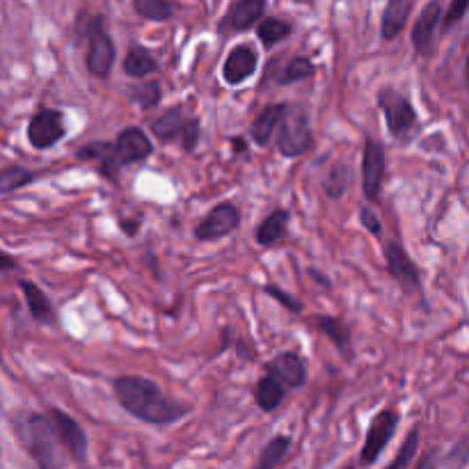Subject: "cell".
Instances as JSON below:
<instances>
[{
	"label": "cell",
	"instance_id": "1",
	"mask_svg": "<svg viewBox=\"0 0 469 469\" xmlns=\"http://www.w3.org/2000/svg\"><path fill=\"white\" fill-rule=\"evenodd\" d=\"M117 401L131 417L150 426L177 424L190 412V408L172 401L154 381L142 375H119L112 381Z\"/></svg>",
	"mask_w": 469,
	"mask_h": 469
},
{
	"label": "cell",
	"instance_id": "2",
	"mask_svg": "<svg viewBox=\"0 0 469 469\" xmlns=\"http://www.w3.org/2000/svg\"><path fill=\"white\" fill-rule=\"evenodd\" d=\"M12 426L19 444L28 451L30 458L42 469H53L60 465L58 458V437L56 424L50 414L30 412V410H19L12 414Z\"/></svg>",
	"mask_w": 469,
	"mask_h": 469
},
{
	"label": "cell",
	"instance_id": "3",
	"mask_svg": "<svg viewBox=\"0 0 469 469\" xmlns=\"http://www.w3.org/2000/svg\"><path fill=\"white\" fill-rule=\"evenodd\" d=\"M314 135H311L310 117L303 108L288 105L287 115L281 117L280 131H277V150L287 158H298L311 150Z\"/></svg>",
	"mask_w": 469,
	"mask_h": 469
},
{
	"label": "cell",
	"instance_id": "4",
	"mask_svg": "<svg viewBox=\"0 0 469 469\" xmlns=\"http://www.w3.org/2000/svg\"><path fill=\"white\" fill-rule=\"evenodd\" d=\"M378 105L385 112L387 128L392 133L394 138H404L405 133L417 124V111L410 104L408 96L398 92L394 88H385L378 92Z\"/></svg>",
	"mask_w": 469,
	"mask_h": 469
},
{
	"label": "cell",
	"instance_id": "5",
	"mask_svg": "<svg viewBox=\"0 0 469 469\" xmlns=\"http://www.w3.org/2000/svg\"><path fill=\"white\" fill-rule=\"evenodd\" d=\"M398 426V414L394 410H381L375 414L369 424V431H366V440L362 444V451H359V463L362 465H373L378 463L381 453L385 451V447L392 442L394 433H396Z\"/></svg>",
	"mask_w": 469,
	"mask_h": 469
},
{
	"label": "cell",
	"instance_id": "6",
	"mask_svg": "<svg viewBox=\"0 0 469 469\" xmlns=\"http://www.w3.org/2000/svg\"><path fill=\"white\" fill-rule=\"evenodd\" d=\"M387 154L378 140L366 138L365 151H362V193L369 202H378L385 181Z\"/></svg>",
	"mask_w": 469,
	"mask_h": 469
},
{
	"label": "cell",
	"instance_id": "7",
	"mask_svg": "<svg viewBox=\"0 0 469 469\" xmlns=\"http://www.w3.org/2000/svg\"><path fill=\"white\" fill-rule=\"evenodd\" d=\"M238 225H241V211H238L232 202H222V204L213 206V209L202 218V222L195 227V238L202 241V243L220 241V238L236 232Z\"/></svg>",
	"mask_w": 469,
	"mask_h": 469
},
{
	"label": "cell",
	"instance_id": "8",
	"mask_svg": "<svg viewBox=\"0 0 469 469\" xmlns=\"http://www.w3.org/2000/svg\"><path fill=\"white\" fill-rule=\"evenodd\" d=\"M66 135L65 115L56 108H42L28 122V140L35 150H50Z\"/></svg>",
	"mask_w": 469,
	"mask_h": 469
},
{
	"label": "cell",
	"instance_id": "9",
	"mask_svg": "<svg viewBox=\"0 0 469 469\" xmlns=\"http://www.w3.org/2000/svg\"><path fill=\"white\" fill-rule=\"evenodd\" d=\"M49 414L53 424H56L58 437H60V444L66 449V453H69L78 465L88 463L89 440L88 435H85L83 426L78 424L73 417H69V414L60 408H49Z\"/></svg>",
	"mask_w": 469,
	"mask_h": 469
},
{
	"label": "cell",
	"instance_id": "10",
	"mask_svg": "<svg viewBox=\"0 0 469 469\" xmlns=\"http://www.w3.org/2000/svg\"><path fill=\"white\" fill-rule=\"evenodd\" d=\"M88 39L89 46L88 56H85V65H88L89 76L105 81V78L111 76L112 65H115V42L111 39V35L105 33L104 26H99Z\"/></svg>",
	"mask_w": 469,
	"mask_h": 469
},
{
	"label": "cell",
	"instance_id": "11",
	"mask_svg": "<svg viewBox=\"0 0 469 469\" xmlns=\"http://www.w3.org/2000/svg\"><path fill=\"white\" fill-rule=\"evenodd\" d=\"M385 264H387V273L394 277V280L401 284V288L405 291H414V288L421 287V275L417 264L412 261L405 248L396 241H389L385 245Z\"/></svg>",
	"mask_w": 469,
	"mask_h": 469
},
{
	"label": "cell",
	"instance_id": "12",
	"mask_svg": "<svg viewBox=\"0 0 469 469\" xmlns=\"http://www.w3.org/2000/svg\"><path fill=\"white\" fill-rule=\"evenodd\" d=\"M442 17H444L442 0H431V3L421 10L419 19L414 21L410 39H412L414 50H417L419 56H431L433 53V39H435L437 23H440Z\"/></svg>",
	"mask_w": 469,
	"mask_h": 469
},
{
	"label": "cell",
	"instance_id": "13",
	"mask_svg": "<svg viewBox=\"0 0 469 469\" xmlns=\"http://www.w3.org/2000/svg\"><path fill=\"white\" fill-rule=\"evenodd\" d=\"M115 150L122 165H133V163H142L154 154V142L147 138V133L140 127H127L117 135Z\"/></svg>",
	"mask_w": 469,
	"mask_h": 469
},
{
	"label": "cell",
	"instance_id": "14",
	"mask_svg": "<svg viewBox=\"0 0 469 469\" xmlns=\"http://www.w3.org/2000/svg\"><path fill=\"white\" fill-rule=\"evenodd\" d=\"M78 160H92L99 165V172L105 179L111 181H117V174L122 170V160L117 156L115 142H105V140H99V142H89L85 147L76 151Z\"/></svg>",
	"mask_w": 469,
	"mask_h": 469
},
{
	"label": "cell",
	"instance_id": "15",
	"mask_svg": "<svg viewBox=\"0 0 469 469\" xmlns=\"http://www.w3.org/2000/svg\"><path fill=\"white\" fill-rule=\"evenodd\" d=\"M257 53L250 46L241 44L232 49V53L227 56L225 65H222V78L227 85H241L245 83L254 72H257Z\"/></svg>",
	"mask_w": 469,
	"mask_h": 469
},
{
	"label": "cell",
	"instance_id": "16",
	"mask_svg": "<svg viewBox=\"0 0 469 469\" xmlns=\"http://www.w3.org/2000/svg\"><path fill=\"white\" fill-rule=\"evenodd\" d=\"M265 371L273 373L275 378H280L287 387H303L307 382V366H304V359L298 353H280L265 365Z\"/></svg>",
	"mask_w": 469,
	"mask_h": 469
},
{
	"label": "cell",
	"instance_id": "17",
	"mask_svg": "<svg viewBox=\"0 0 469 469\" xmlns=\"http://www.w3.org/2000/svg\"><path fill=\"white\" fill-rule=\"evenodd\" d=\"M19 288L26 296V304H28V311L37 323H44V326H56L58 316L53 311V304H50L49 296H46L42 288L30 280H19Z\"/></svg>",
	"mask_w": 469,
	"mask_h": 469
},
{
	"label": "cell",
	"instance_id": "18",
	"mask_svg": "<svg viewBox=\"0 0 469 469\" xmlns=\"http://www.w3.org/2000/svg\"><path fill=\"white\" fill-rule=\"evenodd\" d=\"M291 220V213L287 209H275L273 213L264 218L259 222V227L254 229V241L261 245V248H273L287 236V227Z\"/></svg>",
	"mask_w": 469,
	"mask_h": 469
},
{
	"label": "cell",
	"instance_id": "19",
	"mask_svg": "<svg viewBox=\"0 0 469 469\" xmlns=\"http://www.w3.org/2000/svg\"><path fill=\"white\" fill-rule=\"evenodd\" d=\"M288 111V104H268L264 108V111L257 115V119L252 122V127H250V133H252V140L259 147H265V144L271 142L273 138V131H275V127H280L281 117L287 115Z\"/></svg>",
	"mask_w": 469,
	"mask_h": 469
},
{
	"label": "cell",
	"instance_id": "20",
	"mask_svg": "<svg viewBox=\"0 0 469 469\" xmlns=\"http://www.w3.org/2000/svg\"><path fill=\"white\" fill-rule=\"evenodd\" d=\"M410 12H412V0H389L387 3L381 21V35L385 42H392L404 33Z\"/></svg>",
	"mask_w": 469,
	"mask_h": 469
},
{
	"label": "cell",
	"instance_id": "21",
	"mask_svg": "<svg viewBox=\"0 0 469 469\" xmlns=\"http://www.w3.org/2000/svg\"><path fill=\"white\" fill-rule=\"evenodd\" d=\"M314 320L316 327L334 343V348H337L343 358H353V334H350V327H348L342 319H334V316H316Z\"/></svg>",
	"mask_w": 469,
	"mask_h": 469
},
{
	"label": "cell",
	"instance_id": "22",
	"mask_svg": "<svg viewBox=\"0 0 469 469\" xmlns=\"http://www.w3.org/2000/svg\"><path fill=\"white\" fill-rule=\"evenodd\" d=\"M284 387L287 385H284L280 378L268 373L254 387V401H257V405H259L264 412H273V410L280 408L284 396H287V389H284Z\"/></svg>",
	"mask_w": 469,
	"mask_h": 469
},
{
	"label": "cell",
	"instance_id": "23",
	"mask_svg": "<svg viewBox=\"0 0 469 469\" xmlns=\"http://www.w3.org/2000/svg\"><path fill=\"white\" fill-rule=\"evenodd\" d=\"M158 72V60L151 56V50L142 44H133L124 56V73L131 78H147Z\"/></svg>",
	"mask_w": 469,
	"mask_h": 469
},
{
	"label": "cell",
	"instance_id": "24",
	"mask_svg": "<svg viewBox=\"0 0 469 469\" xmlns=\"http://www.w3.org/2000/svg\"><path fill=\"white\" fill-rule=\"evenodd\" d=\"M183 127H186V117H183L181 105H172L167 108L158 119L151 122V133L160 142H172L174 138H181Z\"/></svg>",
	"mask_w": 469,
	"mask_h": 469
},
{
	"label": "cell",
	"instance_id": "25",
	"mask_svg": "<svg viewBox=\"0 0 469 469\" xmlns=\"http://www.w3.org/2000/svg\"><path fill=\"white\" fill-rule=\"evenodd\" d=\"M265 5H268V0H236V3H234L232 17H229L232 28L238 30V33L252 28L254 23L264 17Z\"/></svg>",
	"mask_w": 469,
	"mask_h": 469
},
{
	"label": "cell",
	"instance_id": "26",
	"mask_svg": "<svg viewBox=\"0 0 469 469\" xmlns=\"http://www.w3.org/2000/svg\"><path fill=\"white\" fill-rule=\"evenodd\" d=\"M257 35H259L261 44H264L265 49H273V46L281 44L284 39L291 37L293 26L288 21H284V19L268 17L257 26Z\"/></svg>",
	"mask_w": 469,
	"mask_h": 469
},
{
	"label": "cell",
	"instance_id": "27",
	"mask_svg": "<svg viewBox=\"0 0 469 469\" xmlns=\"http://www.w3.org/2000/svg\"><path fill=\"white\" fill-rule=\"evenodd\" d=\"M316 66L314 62L307 56H296L293 60L287 62V66H281V72L277 73L275 81L277 85H293L300 83V81H307V78L314 76Z\"/></svg>",
	"mask_w": 469,
	"mask_h": 469
},
{
	"label": "cell",
	"instance_id": "28",
	"mask_svg": "<svg viewBox=\"0 0 469 469\" xmlns=\"http://www.w3.org/2000/svg\"><path fill=\"white\" fill-rule=\"evenodd\" d=\"M350 181H353V170L346 163H337L332 165V170L327 172V177L323 179V190L330 199H339L343 197L348 188H350Z\"/></svg>",
	"mask_w": 469,
	"mask_h": 469
},
{
	"label": "cell",
	"instance_id": "29",
	"mask_svg": "<svg viewBox=\"0 0 469 469\" xmlns=\"http://www.w3.org/2000/svg\"><path fill=\"white\" fill-rule=\"evenodd\" d=\"M37 181V174L21 165H10L0 172V195H10L19 188H26Z\"/></svg>",
	"mask_w": 469,
	"mask_h": 469
},
{
	"label": "cell",
	"instance_id": "30",
	"mask_svg": "<svg viewBox=\"0 0 469 469\" xmlns=\"http://www.w3.org/2000/svg\"><path fill=\"white\" fill-rule=\"evenodd\" d=\"M288 449H291V437H287V435L273 437V440L264 447V451H261L257 467L259 469L277 467V465H281V460L287 458Z\"/></svg>",
	"mask_w": 469,
	"mask_h": 469
},
{
	"label": "cell",
	"instance_id": "31",
	"mask_svg": "<svg viewBox=\"0 0 469 469\" xmlns=\"http://www.w3.org/2000/svg\"><path fill=\"white\" fill-rule=\"evenodd\" d=\"M133 10L147 21L163 23L172 19L170 0H133Z\"/></svg>",
	"mask_w": 469,
	"mask_h": 469
},
{
	"label": "cell",
	"instance_id": "32",
	"mask_svg": "<svg viewBox=\"0 0 469 469\" xmlns=\"http://www.w3.org/2000/svg\"><path fill=\"white\" fill-rule=\"evenodd\" d=\"M128 99H131L133 104H138L142 111H150V108L160 104L163 89H160V85L156 83V81H147V83L133 85V88L128 89Z\"/></svg>",
	"mask_w": 469,
	"mask_h": 469
},
{
	"label": "cell",
	"instance_id": "33",
	"mask_svg": "<svg viewBox=\"0 0 469 469\" xmlns=\"http://www.w3.org/2000/svg\"><path fill=\"white\" fill-rule=\"evenodd\" d=\"M417 451H419V428H417V426H412V428H410V433H408V437H405L404 444H401V449H398L396 458L389 463V467L392 469L408 467V465H412Z\"/></svg>",
	"mask_w": 469,
	"mask_h": 469
},
{
	"label": "cell",
	"instance_id": "34",
	"mask_svg": "<svg viewBox=\"0 0 469 469\" xmlns=\"http://www.w3.org/2000/svg\"><path fill=\"white\" fill-rule=\"evenodd\" d=\"M199 140H202V124H199L197 117H190V119H186V127H183L181 133L183 151H186V154H193V151L197 150Z\"/></svg>",
	"mask_w": 469,
	"mask_h": 469
},
{
	"label": "cell",
	"instance_id": "35",
	"mask_svg": "<svg viewBox=\"0 0 469 469\" xmlns=\"http://www.w3.org/2000/svg\"><path fill=\"white\" fill-rule=\"evenodd\" d=\"M264 293H265V296H271L273 300H277L280 304H284V307H287L288 311H293V314H300V311L304 310L303 303H300L298 298H293L291 293L281 291V288L277 287V284H264Z\"/></svg>",
	"mask_w": 469,
	"mask_h": 469
},
{
	"label": "cell",
	"instance_id": "36",
	"mask_svg": "<svg viewBox=\"0 0 469 469\" xmlns=\"http://www.w3.org/2000/svg\"><path fill=\"white\" fill-rule=\"evenodd\" d=\"M469 10V0H451V5H449V10L444 12V30L453 28L456 23H460L465 19V14H467Z\"/></svg>",
	"mask_w": 469,
	"mask_h": 469
},
{
	"label": "cell",
	"instance_id": "37",
	"mask_svg": "<svg viewBox=\"0 0 469 469\" xmlns=\"http://www.w3.org/2000/svg\"><path fill=\"white\" fill-rule=\"evenodd\" d=\"M359 222L366 227V232L373 234V236H381V232H382L381 220H378V216H375L371 209H366V206L365 209H359Z\"/></svg>",
	"mask_w": 469,
	"mask_h": 469
},
{
	"label": "cell",
	"instance_id": "38",
	"mask_svg": "<svg viewBox=\"0 0 469 469\" xmlns=\"http://www.w3.org/2000/svg\"><path fill=\"white\" fill-rule=\"evenodd\" d=\"M229 144H232L234 154H248V142H245L243 135H234V138H229Z\"/></svg>",
	"mask_w": 469,
	"mask_h": 469
},
{
	"label": "cell",
	"instance_id": "39",
	"mask_svg": "<svg viewBox=\"0 0 469 469\" xmlns=\"http://www.w3.org/2000/svg\"><path fill=\"white\" fill-rule=\"evenodd\" d=\"M119 227L127 236H135L140 229V220H119Z\"/></svg>",
	"mask_w": 469,
	"mask_h": 469
},
{
	"label": "cell",
	"instance_id": "40",
	"mask_svg": "<svg viewBox=\"0 0 469 469\" xmlns=\"http://www.w3.org/2000/svg\"><path fill=\"white\" fill-rule=\"evenodd\" d=\"M12 268H14V259L7 252H3V271H12Z\"/></svg>",
	"mask_w": 469,
	"mask_h": 469
},
{
	"label": "cell",
	"instance_id": "41",
	"mask_svg": "<svg viewBox=\"0 0 469 469\" xmlns=\"http://www.w3.org/2000/svg\"><path fill=\"white\" fill-rule=\"evenodd\" d=\"M310 273H311V277H316V280H319V281H323V284H326V287H332V281H330V280H326V277L320 275L319 271H314V268H311Z\"/></svg>",
	"mask_w": 469,
	"mask_h": 469
},
{
	"label": "cell",
	"instance_id": "42",
	"mask_svg": "<svg viewBox=\"0 0 469 469\" xmlns=\"http://www.w3.org/2000/svg\"><path fill=\"white\" fill-rule=\"evenodd\" d=\"M465 83H467V88H469V56H467V62H465Z\"/></svg>",
	"mask_w": 469,
	"mask_h": 469
}]
</instances>
